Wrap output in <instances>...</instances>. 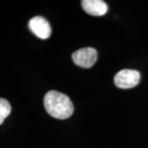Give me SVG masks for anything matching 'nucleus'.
Returning a JSON list of instances; mask_svg holds the SVG:
<instances>
[{
  "label": "nucleus",
  "instance_id": "f257e3e1",
  "mask_svg": "<svg viewBox=\"0 0 148 148\" xmlns=\"http://www.w3.org/2000/svg\"><path fill=\"white\" fill-rule=\"evenodd\" d=\"M47 113L55 119H66L73 113V105L68 95L56 90L49 91L44 98Z\"/></svg>",
  "mask_w": 148,
  "mask_h": 148
},
{
  "label": "nucleus",
  "instance_id": "f03ea898",
  "mask_svg": "<svg viewBox=\"0 0 148 148\" xmlns=\"http://www.w3.org/2000/svg\"><path fill=\"white\" fill-rule=\"evenodd\" d=\"M141 75L137 70L123 69L114 76V83L119 88L129 89L136 86L139 83Z\"/></svg>",
  "mask_w": 148,
  "mask_h": 148
},
{
  "label": "nucleus",
  "instance_id": "7ed1b4c3",
  "mask_svg": "<svg viewBox=\"0 0 148 148\" xmlns=\"http://www.w3.org/2000/svg\"><path fill=\"white\" fill-rule=\"evenodd\" d=\"M97 51L93 48H82L75 51L72 58L75 64L83 69L91 68L97 59Z\"/></svg>",
  "mask_w": 148,
  "mask_h": 148
},
{
  "label": "nucleus",
  "instance_id": "20e7f679",
  "mask_svg": "<svg viewBox=\"0 0 148 148\" xmlns=\"http://www.w3.org/2000/svg\"><path fill=\"white\" fill-rule=\"evenodd\" d=\"M28 27L32 33L43 40L48 39L51 35V27L47 20L43 16H34L29 21Z\"/></svg>",
  "mask_w": 148,
  "mask_h": 148
},
{
  "label": "nucleus",
  "instance_id": "39448f33",
  "mask_svg": "<svg viewBox=\"0 0 148 148\" xmlns=\"http://www.w3.org/2000/svg\"><path fill=\"white\" fill-rule=\"evenodd\" d=\"M82 6L85 12L91 16H103L108 11V6L102 0H83Z\"/></svg>",
  "mask_w": 148,
  "mask_h": 148
},
{
  "label": "nucleus",
  "instance_id": "423d86ee",
  "mask_svg": "<svg viewBox=\"0 0 148 148\" xmlns=\"http://www.w3.org/2000/svg\"><path fill=\"white\" fill-rule=\"evenodd\" d=\"M12 107L9 102L3 99L0 98V125L3 123L4 119L10 114Z\"/></svg>",
  "mask_w": 148,
  "mask_h": 148
}]
</instances>
